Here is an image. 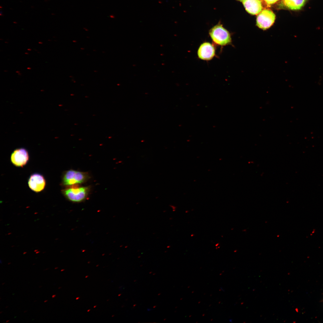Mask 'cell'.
I'll return each mask as SVG.
<instances>
[{"label":"cell","instance_id":"cell-1","mask_svg":"<svg viewBox=\"0 0 323 323\" xmlns=\"http://www.w3.org/2000/svg\"><path fill=\"white\" fill-rule=\"evenodd\" d=\"M89 178L87 173L70 170L65 171L63 174L61 185L66 187H71L84 183Z\"/></svg>","mask_w":323,"mask_h":323},{"label":"cell","instance_id":"cell-2","mask_svg":"<svg viewBox=\"0 0 323 323\" xmlns=\"http://www.w3.org/2000/svg\"><path fill=\"white\" fill-rule=\"evenodd\" d=\"M209 33L213 42L217 45L225 46L231 44L230 33L221 24H218L212 27Z\"/></svg>","mask_w":323,"mask_h":323},{"label":"cell","instance_id":"cell-3","mask_svg":"<svg viewBox=\"0 0 323 323\" xmlns=\"http://www.w3.org/2000/svg\"><path fill=\"white\" fill-rule=\"evenodd\" d=\"M90 190L89 186L68 187L62 191V194L69 201L80 202L85 200L88 196Z\"/></svg>","mask_w":323,"mask_h":323},{"label":"cell","instance_id":"cell-4","mask_svg":"<svg viewBox=\"0 0 323 323\" xmlns=\"http://www.w3.org/2000/svg\"><path fill=\"white\" fill-rule=\"evenodd\" d=\"M275 17V14L271 10L264 9L257 16L256 26L263 30H266L273 25Z\"/></svg>","mask_w":323,"mask_h":323},{"label":"cell","instance_id":"cell-5","mask_svg":"<svg viewBox=\"0 0 323 323\" xmlns=\"http://www.w3.org/2000/svg\"><path fill=\"white\" fill-rule=\"evenodd\" d=\"M29 155L27 150L24 148L16 149L12 153L10 160L14 165L22 167L28 163Z\"/></svg>","mask_w":323,"mask_h":323},{"label":"cell","instance_id":"cell-6","mask_svg":"<svg viewBox=\"0 0 323 323\" xmlns=\"http://www.w3.org/2000/svg\"><path fill=\"white\" fill-rule=\"evenodd\" d=\"M197 56L201 60L208 61L212 60L215 55V48L213 45L208 42L201 44L199 47Z\"/></svg>","mask_w":323,"mask_h":323},{"label":"cell","instance_id":"cell-7","mask_svg":"<svg viewBox=\"0 0 323 323\" xmlns=\"http://www.w3.org/2000/svg\"><path fill=\"white\" fill-rule=\"evenodd\" d=\"M29 188L32 191L38 193L43 190L46 185V181L42 175L38 173L31 175L28 182Z\"/></svg>","mask_w":323,"mask_h":323},{"label":"cell","instance_id":"cell-8","mask_svg":"<svg viewBox=\"0 0 323 323\" xmlns=\"http://www.w3.org/2000/svg\"><path fill=\"white\" fill-rule=\"evenodd\" d=\"M242 2L246 10L251 14L257 15L262 11V4L260 0H244Z\"/></svg>","mask_w":323,"mask_h":323},{"label":"cell","instance_id":"cell-9","mask_svg":"<svg viewBox=\"0 0 323 323\" xmlns=\"http://www.w3.org/2000/svg\"><path fill=\"white\" fill-rule=\"evenodd\" d=\"M308 0H282L283 4L287 9L292 10H301Z\"/></svg>","mask_w":323,"mask_h":323},{"label":"cell","instance_id":"cell-10","mask_svg":"<svg viewBox=\"0 0 323 323\" xmlns=\"http://www.w3.org/2000/svg\"><path fill=\"white\" fill-rule=\"evenodd\" d=\"M279 0H263L265 3L267 5H271L276 2Z\"/></svg>","mask_w":323,"mask_h":323},{"label":"cell","instance_id":"cell-11","mask_svg":"<svg viewBox=\"0 0 323 323\" xmlns=\"http://www.w3.org/2000/svg\"><path fill=\"white\" fill-rule=\"evenodd\" d=\"M56 295H53L52 296V298H54L56 297Z\"/></svg>","mask_w":323,"mask_h":323},{"label":"cell","instance_id":"cell-12","mask_svg":"<svg viewBox=\"0 0 323 323\" xmlns=\"http://www.w3.org/2000/svg\"><path fill=\"white\" fill-rule=\"evenodd\" d=\"M232 319H229V322H232Z\"/></svg>","mask_w":323,"mask_h":323},{"label":"cell","instance_id":"cell-13","mask_svg":"<svg viewBox=\"0 0 323 323\" xmlns=\"http://www.w3.org/2000/svg\"><path fill=\"white\" fill-rule=\"evenodd\" d=\"M48 301V300H45V301H44V303H45V302H47V301Z\"/></svg>","mask_w":323,"mask_h":323},{"label":"cell","instance_id":"cell-14","mask_svg":"<svg viewBox=\"0 0 323 323\" xmlns=\"http://www.w3.org/2000/svg\"><path fill=\"white\" fill-rule=\"evenodd\" d=\"M49 269V268H47V269H44V270H43V271H45V270H48V269Z\"/></svg>","mask_w":323,"mask_h":323},{"label":"cell","instance_id":"cell-15","mask_svg":"<svg viewBox=\"0 0 323 323\" xmlns=\"http://www.w3.org/2000/svg\"><path fill=\"white\" fill-rule=\"evenodd\" d=\"M9 321H10V320H7V321H6V322H9Z\"/></svg>","mask_w":323,"mask_h":323},{"label":"cell","instance_id":"cell-16","mask_svg":"<svg viewBox=\"0 0 323 323\" xmlns=\"http://www.w3.org/2000/svg\"><path fill=\"white\" fill-rule=\"evenodd\" d=\"M27 310H25V311H24V313H25V312H27Z\"/></svg>","mask_w":323,"mask_h":323},{"label":"cell","instance_id":"cell-17","mask_svg":"<svg viewBox=\"0 0 323 323\" xmlns=\"http://www.w3.org/2000/svg\"><path fill=\"white\" fill-rule=\"evenodd\" d=\"M58 268V267H56L54 268V269H57Z\"/></svg>","mask_w":323,"mask_h":323},{"label":"cell","instance_id":"cell-18","mask_svg":"<svg viewBox=\"0 0 323 323\" xmlns=\"http://www.w3.org/2000/svg\"><path fill=\"white\" fill-rule=\"evenodd\" d=\"M8 307H9V306H6V307H5V308H7Z\"/></svg>","mask_w":323,"mask_h":323},{"label":"cell","instance_id":"cell-19","mask_svg":"<svg viewBox=\"0 0 323 323\" xmlns=\"http://www.w3.org/2000/svg\"><path fill=\"white\" fill-rule=\"evenodd\" d=\"M64 269H62V270H61V271H64Z\"/></svg>","mask_w":323,"mask_h":323},{"label":"cell","instance_id":"cell-20","mask_svg":"<svg viewBox=\"0 0 323 323\" xmlns=\"http://www.w3.org/2000/svg\"><path fill=\"white\" fill-rule=\"evenodd\" d=\"M42 287V286H39V288H41V287Z\"/></svg>","mask_w":323,"mask_h":323},{"label":"cell","instance_id":"cell-21","mask_svg":"<svg viewBox=\"0 0 323 323\" xmlns=\"http://www.w3.org/2000/svg\"><path fill=\"white\" fill-rule=\"evenodd\" d=\"M241 1H243L244 0H239Z\"/></svg>","mask_w":323,"mask_h":323},{"label":"cell","instance_id":"cell-22","mask_svg":"<svg viewBox=\"0 0 323 323\" xmlns=\"http://www.w3.org/2000/svg\"><path fill=\"white\" fill-rule=\"evenodd\" d=\"M5 284V283H2V285H4V284Z\"/></svg>","mask_w":323,"mask_h":323},{"label":"cell","instance_id":"cell-23","mask_svg":"<svg viewBox=\"0 0 323 323\" xmlns=\"http://www.w3.org/2000/svg\"><path fill=\"white\" fill-rule=\"evenodd\" d=\"M37 301V300H35V301H34V302H35L36 301Z\"/></svg>","mask_w":323,"mask_h":323},{"label":"cell","instance_id":"cell-24","mask_svg":"<svg viewBox=\"0 0 323 323\" xmlns=\"http://www.w3.org/2000/svg\"><path fill=\"white\" fill-rule=\"evenodd\" d=\"M2 312H3L2 311H1V312H0V314H1V313H2Z\"/></svg>","mask_w":323,"mask_h":323},{"label":"cell","instance_id":"cell-25","mask_svg":"<svg viewBox=\"0 0 323 323\" xmlns=\"http://www.w3.org/2000/svg\"><path fill=\"white\" fill-rule=\"evenodd\" d=\"M60 288H61V287H60L58 288V289H60Z\"/></svg>","mask_w":323,"mask_h":323},{"label":"cell","instance_id":"cell-26","mask_svg":"<svg viewBox=\"0 0 323 323\" xmlns=\"http://www.w3.org/2000/svg\"><path fill=\"white\" fill-rule=\"evenodd\" d=\"M10 263H8V264H10Z\"/></svg>","mask_w":323,"mask_h":323}]
</instances>
